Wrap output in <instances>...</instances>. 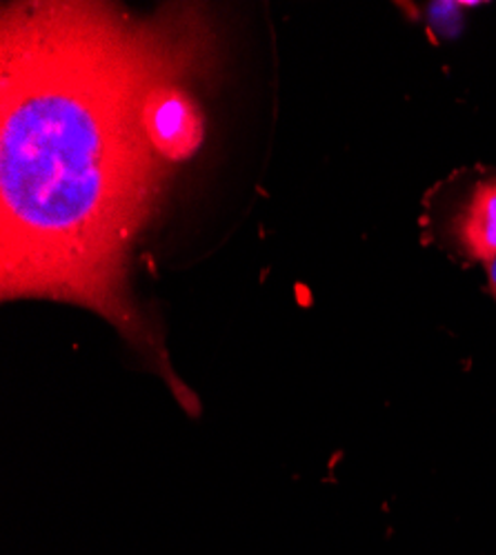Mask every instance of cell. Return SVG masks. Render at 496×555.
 Instances as JSON below:
<instances>
[{
  "instance_id": "cell-1",
  "label": "cell",
  "mask_w": 496,
  "mask_h": 555,
  "mask_svg": "<svg viewBox=\"0 0 496 555\" xmlns=\"http://www.w3.org/2000/svg\"><path fill=\"white\" fill-rule=\"evenodd\" d=\"M194 8L133 18L103 3L5 5L0 56L3 298L97 311L190 413L199 402L131 298L127 260L169 163L145 127L150 94L212 61V31Z\"/></svg>"
},
{
  "instance_id": "cell-4",
  "label": "cell",
  "mask_w": 496,
  "mask_h": 555,
  "mask_svg": "<svg viewBox=\"0 0 496 555\" xmlns=\"http://www.w3.org/2000/svg\"><path fill=\"white\" fill-rule=\"evenodd\" d=\"M485 269H487V287H489V294H492V298L496 300V256L485 264Z\"/></svg>"
},
{
  "instance_id": "cell-2",
  "label": "cell",
  "mask_w": 496,
  "mask_h": 555,
  "mask_svg": "<svg viewBox=\"0 0 496 555\" xmlns=\"http://www.w3.org/2000/svg\"><path fill=\"white\" fill-rule=\"evenodd\" d=\"M194 78V76H192ZM180 76L154 87L145 107V127L156 152L169 163L190 158L203 141V116Z\"/></svg>"
},
{
  "instance_id": "cell-3",
  "label": "cell",
  "mask_w": 496,
  "mask_h": 555,
  "mask_svg": "<svg viewBox=\"0 0 496 555\" xmlns=\"http://www.w3.org/2000/svg\"><path fill=\"white\" fill-rule=\"evenodd\" d=\"M449 236L459 251L472 260L487 264L496 256V173L472 184L449 220Z\"/></svg>"
}]
</instances>
